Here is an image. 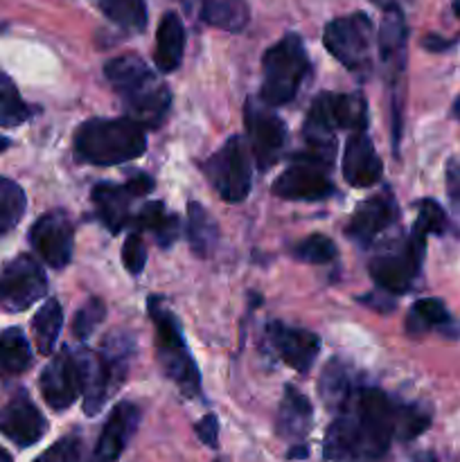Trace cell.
Here are the masks:
<instances>
[{
    "label": "cell",
    "mask_w": 460,
    "mask_h": 462,
    "mask_svg": "<svg viewBox=\"0 0 460 462\" xmlns=\"http://www.w3.org/2000/svg\"><path fill=\"white\" fill-rule=\"evenodd\" d=\"M404 404L377 388H356L345 409L329 424L325 436V460L382 458L400 433Z\"/></svg>",
    "instance_id": "1"
},
{
    "label": "cell",
    "mask_w": 460,
    "mask_h": 462,
    "mask_svg": "<svg viewBox=\"0 0 460 462\" xmlns=\"http://www.w3.org/2000/svg\"><path fill=\"white\" fill-rule=\"evenodd\" d=\"M104 75L126 99L131 117L140 125L156 126L170 111L171 95L165 84L153 77L147 63L135 54H122L104 66Z\"/></svg>",
    "instance_id": "2"
},
{
    "label": "cell",
    "mask_w": 460,
    "mask_h": 462,
    "mask_svg": "<svg viewBox=\"0 0 460 462\" xmlns=\"http://www.w3.org/2000/svg\"><path fill=\"white\" fill-rule=\"evenodd\" d=\"M144 149V126L133 117H95L75 134V153L90 165H120L143 156Z\"/></svg>",
    "instance_id": "3"
},
{
    "label": "cell",
    "mask_w": 460,
    "mask_h": 462,
    "mask_svg": "<svg viewBox=\"0 0 460 462\" xmlns=\"http://www.w3.org/2000/svg\"><path fill=\"white\" fill-rule=\"evenodd\" d=\"M149 316H152L153 332H156L158 364L185 397H197L201 393V377H198L197 364L185 346L176 316L156 296L149 298Z\"/></svg>",
    "instance_id": "4"
},
{
    "label": "cell",
    "mask_w": 460,
    "mask_h": 462,
    "mask_svg": "<svg viewBox=\"0 0 460 462\" xmlns=\"http://www.w3.org/2000/svg\"><path fill=\"white\" fill-rule=\"evenodd\" d=\"M262 68H264L260 93L262 102H266L269 106H284L291 102L309 72V57H307L300 36H282L273 48L266 50Z\"/></svg>",
    "instance_id": "5"
},
{
    "label": "cell",
    "mask_w": 460,
    "mask_h": 462,
    "mask_svg": "<svg viewBox=\"0 0 460 462\" xmlns=\"http://www.w3.org/2000/svg\"><path fill=\"white\" fill-rule=\"evenodd\" d=\"M373 23L365 14L356 12L336 18L325 27V48L350 72L363 77L373 63Z\"/></svg>",
    "instance_id": "6"
},
{
    "label": "cell",
    "mask_w": 460,
    "mask_h": 462,
    "mask_svg": "<svg viewBox=\"0 0 460 462\" xmlns=\"http://www.w3.org/2000/svg\"><path fill=\"white\" fill-rule=\"evenodd\" d=\"M206 176L219 197L228 203H239L251 192V158L242 138L233 135L216 149L206 162Z\"/></svg>",
    "instance_id": "7"
},
{
    "label": "cell",
    "mask_w": 460,
    "mask_h": 462,
    "mask_svg": "<svg viewBox=\"0 0 460 462\" xmlns=\"http://www.w3.org/2000/svg\"><path fill=\"white\" fill-rule=\"evenodd\" d=\"M244 122H246L248 144L257 167L266 171L278 162L287 144V125L278 113L271 111L266 102L257 97H248L244 106Z\"/></svg>",
    "instance_id": "8"
},
{
    "label": "cell",
    "mask_w": 460,
    "mask_h": 462,
    "mask_svg": "<svg viewBox=\"0 0 460 462\" xmlns=\"http://www.w3.org/2000/svg\"><path fill=\"white\" fill-rule=\"evenodd\" d=\"M48 280L30 255H18L0 275V305L7 311H25L45 296Z\"/></svg>",
    "instance_id": "9"
},
{
    "label": "cell",
    "mask_w": 460,
    "mask_h": 462,
    "mask_svg": "<svg viewBox=\"0 0 460 462\" xmlns=\"http://www.w3.org/2000/svg\"><path fill=\"white\" fill-rule=\"evenodd\" d=\"M424 235L415 233L406 242V246L397 253H386L370 262V275L382 289L391 293L409 291L410 282L418 275L424 260Z\"/></svg>",
    "instance_id": "10"
},
{
    "label": "cell",
    "mask_w": 460,
    "mask_h": 462,
    "mask_svg": "<svg viewBox=\"0 0 460 462\" xmlns=\"http://www.w3.org/2000/svg\"><path fill=\"white\" fill-rule=\"evenodd\" d=\"M30 242L41 260L52 269H63L72 260L75 228L63 210H52L41 217L30 230Z\"/></svg>",
    "instance_id": "11"
},
{
    "label": "cell",
    "mask_w": 460,
    "mask_h": 462,
    "mask_svg": "<svg viewBox=\"0 0 460 462\" xmlns=\"http://www.w3.org/2000/svg\"><path fill=\"white\" fill-rule=\"evenodd\" d=\"M273 194L287 201H320L332 197L334 185L320 170V162L305 158L293 162L275 179Z\"/></svg>",
    "instance_id": "12"
},
{
    "label": "cell",
    "mask_w": 460,
    "mask_h": 462,
    "mask_svg": "<svg viewBox=\"0 0 460 462\" xmlns=\"http://www.w3.org/2000/svg\"><path fill=\"white\" fill-rule=\"evenodd\" d=\"M39 383L45 404H48L50 409H70L81 393V377L77 356L70 355L68 350H63L61 355L54 356V359L45 365Z\"/></svg>",
    "instance_id": "13"
},
{
    "label": "cell",
    "mask_w": 460,
    "mask_h": 462,
    "mask_svg": "<svg viewBox=\"0 0 460 462\" xmlns=\"http://www.w3.org/2000/svg\"><path fill=\"white\" fill-rule=\"evenodd\" d=\"M266 341L275 355L298 373H309L320 352V338L314 332L284 323H271L266 328Z\"/></svg>",
    "instance_id": "14"
},
{
    "label": "cell",
    "mask_w": 460,
    "mask_h": 462,
    "mask_svg": "<svg viewBox=\"0 0 460 462\" xmlns=\"http://www.w3.org/2000/svg\"><path fill=\"white\" fill-rule=\"evenodd\" d=\"M48 431L43 413L34 406V402L18 393L0 411V433L18 447H32L41 440Z\"/></svg>",
    "instance_id": "15"
},
{
    "label": "cell",
    "mask_w": 460,
    "mask_h": 462,
    "mask_svg": "<svg viewBox=\"0 0 460 462\" xmlns=\"http://www.w3.org/2000/svg\"><path fill=\"white\" fill-rule=\"evenodd\" d=\"M140 422V409L131 402H120L108 415L104 424L99 440L95 445L90 462H115L122 456V451L129 445L131 436L135 433Z\"/></svg>",
    "instance_id": "16"
},
{
    "label": "cell",
    "mask_w": 460,
    "mask_h": 462,
    "mask_svg": "<svg viewBox=\"0 0 460 462\" xmlns=\"http://www.w3.org/2000/svg\"><path fill=\"white\" fill-rule=\"evenodd\" d=\"M383 174L382 158L374 152L365 129H354L347 138L343 153V176L352 188H373Z\"/></svg>",
    "instance_id": "17"
},
{
    "label": "cell",
    "mask_w": 460,
    "mask_h": 462,
    "mask_svg": "<svg viewBox=\"0 0 460 462\" xmlns=\"http://www.w3.org/2000/svg\"><path fill=\"white\" fill-rule=\"evenodd\" d=\"M81 377V393H84V413L97 415L108 397L117 391V379L113 370L108 368L106 359L95 352H81L77 356Z\"/></svg>",
    "instance_id": "18"
},
{
    "label": "cell",
    "mask_w": 460,
    "mask_h": 462,
    "mask_svg": "<svg viewBox=\"0 0 460 462\" xmlns=\"http://www.w3.org/2000/svg\"><path fill=\"white\" fill-rule=\"evenodd\" d=\"M397 219V206L395 199L391 194H382V197H373L368 201L361 203L352 215L350 224H347V237L359 246H370L392 221Z\"/></svg>",
    "instance_id": "19"
},
{
    "label": "cell",
    "mask_w": 460,
    "mask_h": 462,
    "mask_svg": "<svg viewBox=\"0 0 460 462\" xmlns=\"http://www.w3.org/2000/svg\"><path fill=\"white\" fill-rule=\"evenodd\" d=\"M133 192L126 188V183H97L93 188L95 212H97L99 221H102L113 235H117L126 224H129L131 201H133Z\"/></svg>",
    "instance_id": "20"
},
{
    "label": "cell",
    "mask_w": 460,
    "mask_h": 462,
    "mask_svg": "<svg viewBox=\"0 0 460 462\" xmlns=\"http://www.w3.org/2000/svg\"><path fill=\"white\" fill-rule=\"evenodd\" d=\"M311 420H314L311 402L293 386L284 388L278 411V422H275L278 436L284 438V440H302L309 433Z\"/></svg>",
    "instance_id": "21"
},
{
    "label": "cell",
    "mask_w": 460,
    "mask_h": 462,
    "mask_svg": "<svg viewBox=\"0 0 460 462\" xmlns=\"http://www.w3.org/2000/svg\"><path fill=\"white\" fill-rule=\"evenodd\" d=\"M185 52V27L183 21L176 16V12H167L162 16L161 25L156 32V52H153V61H156L158 70L171 72L180 66Z\"/></svg>",
    "instance_id": "22"
},
{
    "label": "cell",
    "mask_w": 460,
    "mask_h": 462,
    "mask_svg": "<svg viewBox=\"0 0 460 462\" xmlns=\"http://www.w3.org/2000/svg\"><path fill=\"white\" fill-rule=\"evenodd\" d=\"M379 54L382 61L388 68H397L400 70L404 66V50H406V21L404 14L395 5H386V14L379 25Z\"/></svg>",
    "instance_id": "23"
},
{
    "label": "cell",
    "mask_w": 460,
    "mask_h": 462,
    "mask_svg": "<svg viewBox=\"0 0 460 462\" xmlns=\"http://www.w3.org/2000/svg\"><path fill=\"white\" fill-rule=\"evenodd\" d=\"M354 383H352V373L343 361L332 359L325 365L323 374L318 382V393L323 397L325 406L334 413H341L345 404L350 402L352 393H354Z\"/></svg>",
    "instance_id": "24"
},
{
    "label": "cell",
    "mask_w": 460,
    "mask_h": 462,
    "mask_svg": "<svg viewBox=\"0 0 460 462\" xmlns=\"http://www.w3.org/2000/svg\"><path fill=\"white\" fill-rule=\"evenodd\" d=\"M201 18L212 27L239 32L248 23L246 0H203Z\"/></svg>",
    "instance_id": "25"
},
{
    "label": "cell",
    "mask_w": 460,
    "mask_h": 462,
    "mask_svg": "<svg viewBox=\"0 0 460 462\" xmlns=\"http://www.w3.org/2000/svg\"><path fill=\"white\" fill-rule=\"evenodd\" d=\"M188 239L198 257H207L216 246V239H219L216 221L207 215L201 203L192 201L188 206Z\"/></svg>",
    "instance_id": "26"
},
{
    "label": "cell",
    "mask_w": 460,
    "mask_h": 462,
    "mask_svg": "<svg viewBox=\"0 0 460 462\" xmlns=\"http://www.w3.org/2000/svg\"><path fill=\"white\" fill-rule=\"evenodd\" d=\"M32 350L25 334L18 328L5 329L0 334V373L21 374L30 368Z\"/></svg>",
    "instance_id": "27"
},
{
    "label": "cell",
    "mask_w": 460,
    "mask_h": 462,
    "mask_svg": "<svg viewBox=\"0 0 460 462\" xmlns=\"http://www.w3.org/2000/svg\"><path fill=\"white\" fill-rule=\"evenodd\" d=\"M63 325V311L57 300H48L39 311H36L34 320H32V329H34L36 347L41 355H52L54 343H57L59 332Z\"/></svg>",
    "instance_id": "28"
},
{
    "label": "cell",
    "mask_w": 460,
    "mask_h": 462,
    "mask_svg": "<svg viewBox=\"0 0 460 462\" xmlns=\"http://www.w3.org/2000/svg\"><path fill=\"white\" fill-rule=\"evenodd\" d=\"M135 226L143 230H152L162 246H170V244L179 237V219L167 215L165 206H162L161 201L147 203V206L138 212V217H135Z\"/></svg>",
    "instance_id": "29"
},
{
    "label": "cell",
    "mask_w": 460,
    "mask_h": 462,
    "mask_svg": "<svg viewBox=\"0 0 460 462\" xmlns=\"http://www.w3.org/2000/svg\"><path fill=\"white\" fill-rule=\"evenodd\" d=\"M106 18L131 32H140L147 25V5L144 0H93Z\"/></svg>",
    "instance_id": "30"
},
{
    "label": "cell",
    "mask_w": 460,
    "mask_h": 462,
    "mask_svg": "<svg viewBox=\"0 0 460 462\" xmlns=\"http://www.w3.org/2000/svg\"><path fill=\"white\" fill-rule=\"evenodd\" d=\"M25 206L27 199L21 185L0 176V237L16 228L18 221L25 215Z\"/></svg>",
    "instance_id": "31"
},
{
    "label": "cell",
    "mask_w": 460,
    "mask_h": 462,
    "mask_svg": "<svg viewBox=\"0 0 460 462\" xmlns=\"http://www.w3.org/2000/svg\"><path fill=\"white\" fill-rule=\"evenodd\" d=\"M30 117V108L18 95L16 84L0 72V126H18Z\"/></svg>",
    "instance_id": "32"
},
{
    "label": "cell",
    "mask_w": 460,
    "mask_h": 462,
    "mask_svg": "<svg viewBox=\"0 0 460 462\" xmlns=\"http://www.w3.org/2000/svg\"><path fill=\"white\" fill-rule=\"evenodd\" d=\"M449 323V311L442 305L437 298H424V300L415 302L413 311L409 314V332L422 334L427 329L436 328V325Z\"/></svg>",
    "instance_id": "33"
},
{
    "label": "cell",
    "mask_w": 460,
    "mask_h": 462,
    "mask_svg": "<svg viewBox=\"0 0 460 462\" xmlns=\"http://www.w3.org/2000/svg\"><path fill=\"white\" fill-rule=\"evenodd\" d=\"M298 260L309 262V264H327L336 257V246L325 235H311V237L302 239L296 248H293Z\"/></svg>",
    "instance_id": "34"
},
{
    "label": "cell",
    "mask_w": 460,
    "mask_h": 462,
    "mask_svg": "<svg viewBox=\"0 0 460 462\" xmlns=\"http://www.w3.org/2000/svg\"><path fill=\"white\" fill-rule=\"evenodd\" d=\"M104 316H106V305H104L102 300H97V298H93V300H88L79 311H77L75 323H72V334H75L79 341H86V338H90V334L97 329V325L102 323Z\"/></svg>",
    "instance_id": "35"
},
{
    "label": "cell",
    "mask_w": 460,
    "mask_h": 462,
    "mask_svg": "<svg viewBox=\"0 0 460 462\" xmlns=\"http://www.w3.org/2000/svg\"><path fill=\"white\" fill-rule=\"evenodd\" d=\"M445 226H446V215L436 201L431 199H424L419 203V212H418V221H415V233L419 235H440L445 233Z\"/></svg>",
    "instance_id": "36"
},
{
    "label": "cell",
    "mask_w": 460,
    "mask_h": 462,
    "mask_svg": "<svg viewBox=\"0 0 460 462\" xmlns=\"http://www.w3.org/2000/svg\"><path fill=\"white\" fill-rule=\"evenodd\" d=\"M34 462H84V449L77 436H66L54 442L48 451L39 456Z\"/></svg>",
    "instance_id": "37"
},
{
    "label": "cell",
    "mask_w": 460,
    "mask_h": 462,
    "mask_svg": "<svg viewBox=\"0 0 460 462\" xmlns=\"http://www.w3.org/2000/svg\"><path fill=\"white\" fill-rule=\"evenodd\" d=\"M122 260H124V266L129 269V273H143L144 264H147V248H144V242L140 239L138 233L126 237L124 248H122Z\"/></svg>",
    "instance_id": "38"
},
{
    "label": "cell",
    "mask_w": 460,
    "mask_h": 462,
    "mask_svg": "<svg viewBox=\"0 0 460 462\" xmlns=\"http://www.w3.org/2000/svg\"><path fill=\"white\" fill-rule=\"evenodd\" d=\"M194 431H197L198 440L203 442V445L207 447H216L219 445V420H216V415H206V418L201 420V422L194 424Z\"/></svg>",
    "instance_id": "39"
},
{
    "label": "cell",
    "mask_w": 460,
    "mask_h": 462,
    "mask_svg": "<svg viewBox=\"0 0 460 462\" xmlns=\"http://www.w3.org/2000/svg\"><path fill=\"white\" fill-rule=\"evenodd\" d=\"M126 188L133 192V197H144L153 189V179L149 174H135L133 179L126 180Z\"/></svg>",
    "instance_id": "40"
},
{
    "label": "cell",
    "mask_w": 460,
    "mask_h": 462,
    "mask_svg": "<svg viewBox=\"0 0 460 462\" xmlns=\"http://www.w3.org/2000/svg\"><path fill=\"white\" fill-rule=\"evenodd\" d=\"M449 194H451V201L454 206L460 208V167L458 165H451L449 167Z\"/></svg>",
    "instance_id": "41"
},
{
    "label": "cell",
    "mask_w": 460,
    "mask_h": 462,
    "mask_svg": "<svg viewBox=\"0 0 460 462\" xmlns=\"http://www.w3.org/2000/svg\"><path fill=\"white\" fill-rule=\"evenodd\" d=\"M422 45L427 50H431V52H445V50H449L451 45H454V41H446V39H442V36L428 34L427 39L422 41Z\"/></svg>",
    "instance_id": "42"
},
{
    "label": "cell",
    "mask_w": 460,
    "mask_h": 462,
    "mask_svg": "<svg viewBox=\"0 0 460 462\" xmlns=\"http://www.w3.org/2000/svg\"><path fill=\"white\" fill-rule=\"evenodd\" d=\"M289 458H307V447H302V445L293 447V449L289 451Z\"/></svg>",
    "instance_id": "43"
},
{
    "label": "cell",
    "mask_w": 460,
    "mask_h": 462,
    "mask_svg": "<svg viewBox=\"0 0 460 462\" xmlns=\"http://www.w3.org/2000/svg\"><path fill=\"white\" fill-rule=\"evenodd\" d=\"M413 462H436V456H433V454H419Z\"/></svg>",
    "instance_id": "44"
},
{
    "label": "cell",
    "mask_w": 460,
    "mask_h": 462,
    "mask_svg": "<svg viewBox=\"0 0 460 462\" xmlns=\"http://www.w3.org/2000/svg\"><path fill=\"white\" fill-rule=\"evenodd\" d=\"M0 462H14V460H12V456H9L7 451L3 449V447H0Z\"/></svg>",
    "instance_id": "45"
},
{
    "label": "cell",
    "mask_w": 460,
    "mask_h": 462,
    "mask_svg": "<svg viewBox=\"0 0 460 462\" xmlns=\"http://www.w3.org/2000/svg\"><path fill=\"white\" fill-rule=\"evenodd\" d=\"M454 116L460 120V95H458V99L454 102Z\"/></svg>",
    "instance_id": "46"
},
{
    "label": "cell",
    "mask_w": 460,
    "mask_h": 462,
    "mask_svg": "<svg viewBox=\"0 0 460 462\" xmlns=\"http://www.w3.org/2000/svg\"><path fill=\"white\" fill-rule=\"evenodd\" d=\"M9 147V140L7 138H0V152H5V149Z\"/></svg>",
    "instance_id": "47"
},
{
    "label": "cell",
    "mask_w": 460,
    "mask_h": 462,
    "mask_svg": "<svg viewBox=\"0 0 460 462\" xmlns=\"http://www.w3.org/2000/svg\"><path fill=\"white\" fill-rule=\"evenodd\" d=\"M455 12H458V16H460V3H455Z\"/></svg>",
    "instance_id": "48"
}]
</instances>
